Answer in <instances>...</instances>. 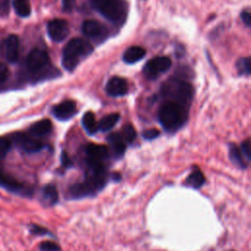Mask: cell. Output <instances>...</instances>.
<instances>
[{
	"mask_svg": "<svg viewBox=\"0 0 251 251\" xmlns=\"http://www.w3.org/2000/svg\"><path fill=\"white\" fill-rule=\"evenodd\" d=\"M108 176L105 167L86 168L85 178L69 186L67 195L71 199H80L92 196L100 191L107 183Z\"/></svg>",
	"mask_w": 251,
	"mask_h": 251,
	"instance_id": "obj_1",
	"label": "cell"
},
{
	"mask_svg": "<svg viewBox=\"0 0 251 251\" xmlns=\"http://www.w3.org/2000/svg\"><path fill=\"white\" fill-rule=\"evenodd\" d=\"M92 46L80 39L73 38L71 39L63 49L62 65L68 72H73L76 66L79 64L80 60L92 52Z\"/></svg>",
	"mask_w": 251,
	"mask_h": 251,
	"instance_id": "obj_2",
	"label": "cell"
},
{
	"mask_svg": "<svg viewBox=\"0 0 251 251\" xmlns=\"http://www.w3.org/2000/svg\"><path fill=\"white\" fill-rule=\"evenodd\" d=\"M158 119L161 126L169 132H175L186 119L183 107L176 102L167 101L159 109Z\"/></svg>",
	"mask_w": 251,
	"mask_h": 251,
	"instance_id": "obj_3",
	"label": "cell"
},
{
	"mask_svg": "<svg viewBox=\"0 0 251 251\" xmlns=\"http://www.w3.org/2000/svg\"><path fill=\"white\" fill-rule=\"evenodd\" d=\"M161 93L165 98L170 99L169 101H173L183 106V104L191 101L194 89L190 83L175 77L167 80L162 85Z\"/></svg>",
	"mask_w": 251,
	"mask_h": 251,
	"instance_id": "obj_4",
	"label": "cell"
},
{
	"mask_svg": "<svg viewBox=\"0 0 251 251\" xmlns=\"http://www.w3.org/2000/svg\"><path fill=\"white\" fill-rule=\"evenodd\" d=\"M92 6L104 18L112 23H120L126 17L124 0H91Z\"/></svg>",
	"mask_w": 251,
	"mask_h": 251,
	"instance_id": "obj_5",
	"label": "cell"
},
{
	"mask_svg": "<svg viewBox=\"0 0 251 251\" xmlns=\"http://www.w3.org/2000/svg\"><path fill=\"white\" fill-rule=\"evenodd\" d=\"M0 186L12 193L22 195V196H30L33 193L32 187L25 185L20 182L18 179L7 174L0 165Z\"/></svg>",
	"mask_w": 251,
	"mask_h": 251,
	"instance_id": "obj_6",
	"label": "cell"
},
{
	"mask_svg": "<svg viewBox=\"0 0 251 251\" xmlns=\"http://www.w3.org/2000/svg\"><path fill=\"white\" fill-rule=\"evenodd\" d=\"M172 66V61L169 57L158 56L148 61L144 68L143 74L148 79H156L161 74L167 72Z\"/></svg>",
	"mask_w": 251,
	"mask_h": 251,
	"instance_id": "obj_7",
	"label": "cell"
},
{
	"mask_svg": "<svg viewBox=\"0 0 251 251\" xmlns=\"http://www.w3.org/2000/svg\"><path fill=\"white\" fill-rule=\"evenodd\" d=\"M12 141L25 153H36L44 148V144L41 141L23 132L14 133L12 135Z\"/></svg>",
	"mask_w": 251,
	"mask_h": 251,
	"instance_id": "obj_8",
	"label": "cell"
},
{
	"mask_svg": "<svg viewBox=\"0 0 251 251\" xmlns=\"http://www.w3.org/2000/svg\"><path fill=\"white\" fill-rule=\"evenodd\" d=\"M49 64L47 53L41 49L35 48L29 52L26 58V67L32 73L42 71Z\"/></svg>",
	"mask_w": 251,
	"mask_h": 251,
	"instance_id": "obj_9",
	"label": "cell"
},
{
	"mask_svg": "<svg viewBox=\"0 0 251 251\" xmlns=\"http://www.w3.org/2000/svg\"><path fill=\"white\" fill-rule=\"evenodd\" d=\"M47 32L53 41L61 42L69 34V25L65 20L54 19L48 23Z\"/></svg>",
	"mask_w": 251,
	"mask_h": 251,
	"instance_id": "obj_10",
	"label": "cell"
},
{
	"mask_svg": "<svg viewBox=\"0 0 251 251\" xmlns=\"http://www.w3.org/2000/svg\"><path fill=\"white\" fill-rule=\"evenodd\" d=\"M2 52L8 62L14 63L18 60L20 52V41L17 35L10 34L4 39L2 43Z\"/></svg>",
	"mask_w": 251,
	"mask_h": 251,
	"instance_id": "obj_11",
	"label": "cell"
},
{
	"mask_svg": "<svg viewBox=\"0 0 251 251\" xmlns=\"http://www.w3.org/2000/svg\"><path fill=\"white\" fill-rule=\"evenodd\" d=\"M76 104L73 100H65L60 104L56 105L52 113L60 121H68L73 118L76 113Z\"/></svg>",
	"mask_w": 251,
	"mask_h": 251,
	"instance_id": "obj_12",
	"label": "cell"
},
{
	"mask_svg": "<svg viewBox=\"0 0 251 251\" xmlns=\"http://www.w3.org/2000/svg\"><path fill=\"white\" fill-rule=\"evenodd\" d=\"M127 90L128 86L126 80L120 76L111 77L106 85L107 93L113 97L124 96L127 93Z\"/></svg>",
	"mask_w": 251,
	"mask_h": 251,
	"instance_id": "obj_13",
	"label": "cell"
},
{
	"mask_svg": "<svg viewBox=\"0 0 251 251\" xmlns=\"http://www.w3.org/2000/svg\"><path fill=\"white\" fill-rule=\"evenodd\" d=\"M86 161L95 162V163H103L105 159L109 156V150L104 145L93 144L90 143L85 147Z\"/></svg>",
	"mask_w": 251,
	"mask_h": 251,
	"instance_id": "obj_14",
	"label": "cell"
},
{
	"mask_svg": "<svg viewBox=\"0 0 251 251\" xmlns=\"http://www.w3.org/2000/svg\"><path fill=\"white\" fill-rule=\"evenodd\" d=\"M82 32L90 38H100L107 34L106 27L95 20H87L82 24Z\"/></svg>",
	"mask_w": 251,
	"mask_h": 251,
	"instance_id": "obj_15",
	"label": "cell"
},
{
	"mask_svg": "<svg viewBox=\"0 0 251 251\" xmlns=\"http://www.w3.org/2000/svg\"><path fill=\"white\" fill-rule=\"evenodd\" d=\"M59 194L54 184H46L41 189L40 201L46 206H52L58 202Z\"/></svg>",
	"mask_w": 251,
	"mask_h": 251,
	"instance_id": "obj_16",
	"label": "cell"
},
{
	"mask_svg": "<svg viewBox=\"0 0 251 251\" xmlns=\"http://www.w3.org/2000/svg\"><path fill=\"white\" fill-rule=\"evenodd\" d=\"M52 129V124L49 120L44 119V120H40L36 123H34L33 125L30 126L28 131L32 136H44L48 133H50Z\"/></svg>",
	"mask_w": 251,
	"mask_h": 251,
	"instance_id": "obj_17",
	"label": "cell"
},
{
	"mask_svg": "<svg viewBox=\"0 0 251 251\" xmlns=\"http://www.w3.org/2000/svg\"><path fill=\"white\" fill-rule=\"evenodd\" d=\"M107 140H108L109 144L111 145V148H112L114 154L117 157H121L124 155V153L126 151V142L121 134H119L117 132L111 133L108 136Z\"/></svg>",
	"mask_w": 251,
	"mask_h": 251,
	"instance_id": "obj_18",
	"label": "cell"
},
{
	"mask_svg": "<svg viewBox=\"0 0 251 251\" xmlns=\"http://www.w3.org/2000/svg\"><path fill=\"white\" fill-rule=\"evenodd\" d=\"M146 54V51L144 48L140 46H131L127 48L124 55H123V60L127 63V64H134L141 60Z\"/></svg>",
	"mask_w": 251,
	"mask_h": 251,
	"instance_id": "obj_19",
	"label": "cell"
},
{
	"mask_svg": "<svg viewBox=\"0 0 251 251\" xmlns=\"http://www.w3.org/2000/svg\"><path fill=\"white\" fill-rule=\"evenodd\" d=\"M228 156L230 161L232 162V164L234 166H236L237 168L244 170L247 168L248 162L244 159L243 155L241 154L239 148L235 145V144H229V148H228Z\"/></svg>",
	"mask_w": 251,
	"mask_h": 251,
	"instance_id": "obj_20",
	"label": "cell"
},
{
	"mask_svg": "<svg viewBox=\"0 0 251 251\" xmlns=\"http://www.w3.org/2000/svg\"><path fill=\"white\" fill-rule=\"evenodd\" d=\"M184 183H185V185H187L189 187L198 189L205 183V176H204L203 173L196 167L189 174V176L185 178Z\"/></svg>",
	"mask_w": 251,
	"mask_h": 251,
	"instance_id": "obj_21",
	"label": "cell"
},
{
	"mask_svg": "<svg viewBox=\"0 0 251 251\" xmlns=\"http://www.w3.org/2000/svg\"><path fill=\"white\" fill-rule=\"evenodd\" d=\"M82 126L87 133L94 134L98 130V124L96 123L95 116L92 112H85L81 119Z\"/></svg>",
	"mask_w": 251,
	"mask_h": 251,
	"instance_id": "obj_22",
	"label": "cell"
},
{
	"mask_svg": "<svg viewBox=\"0 0 251 251\" xmlns=\"http://www.w3.org/2000/svg\"><path fill=\"white\" fill-rule=\"evenodd\" d=\"M119 120H120V114L118 113L109 114L99 121L98 129L102 131H108L115 126V125L119 122Z\"/></svg>",
	"mask_w": 251,
	"mask_h": 251,
	"instance_id": "obj_23",
	"label": "cell"
},
{
	"mask_svg": "<svg viewBox=\"0 0 251 251\" xmlns=\"http://www.w3.org/2000/svg\"><path fill=\"white\" fill-rule=\"evenodd\" d=\"M13 7L20 17L26 18L30 15V4L28 0H13Z\"/></svg>",
	"mask_w": 251,
	"mask_h": 251,
	"instance_id": "obj_24",
	"label": "cell"
},
{
	"mask_svg": "<svg viewBox=\"0 0 251 251\" xmlns=\"http://www.w3.org/2000/svg\"><path fill=\"white\" fill-rule=\"evenodd\" d=\"M236 69L240 75H249L251 72V64H250V58H240L236 62Z\"/></svg>",
	"mask_w": 251,
	"mask_h": 251,
	"instance_id": "obj_25",
	"label": "cell"
},
{
	"mask_svg": "<svg viewBox=\"0 0 251 251\" xmlns=\"http://www.w3.org/2000/svg\"><path fill=\"white\" fill-rule=\"evenodd\" d=\"M122 137L124 138L125 142H127V143H130V142H132L135 139L136 131H135L134 127L130 124H127V125H126L123 127V135H122Z\"/></svg>",
	"mask_w": 251,
	"mask_h": 251,
	"instance_id": "obj_26",
	"label": "cell"
},
{
	"mask_svg": "<svg viewBox=\"0 0 251 251\" xmlns=\"http://www.w3.org/2000/svg\"><path fill=\"white\" fill-rule=\"evenodd\" d=\"M12 146V141L6 137H0V160L5 158Z\"/></svg>",
	"mask_w": 251,
	"mask_h": 251,
	"instance_id": "obj_27",
	"label": "cell"
},
{
	"mask_svg": "<svg viewBox=\"0 0 251 251\" xmlns=\"http://www.w3.org/2000/svg\"><path fill=\"white\" fill-rule=\"evenodd\" d=\"M241 154L243 155L244 159L249 162L250 159H251V148H250V141L249 139H246L245 141L242 142L240 148H239Z\"/></svg>",
	"mask_w": 251,
	"mask_h": 251,
	"instance_id": "obj_28",
	"label": "cell"
},
{
	"mask_svg": "<svg viewBox=\"0 0 251 251\" xmlns=\"http://www.w3.org/2000/svg\"><path fill=\"white\" fill-rule=\"evenodd\" d=\"M41 251H60V246L53 241H43L39 245Z\"/></svg>",
	"mask_w": 251,
	"mask_h": 251,
	"instance_id": "obj_29",
	"label": "cell"
},
{
	"mask_svg": "<svg viewBox=\"0 0 251 251\" xmlns=\"http://www.w3.org/2000/svg\"><path fill=\"white\" fill-rule=\"evenodd\" d=\"M160 135V131L156 128H151V129H146L142 132V136L146 140H153L157 138Z\"/></svg>",
	"mask_w": 251,
	"mask_h": 251,
	"instance_id": "obj_30",
	"label": "cell"
},
{
	"mask_svg": "<svg viewBox=\"0 0 251 251\" xmlns=\"http://www.w3.org/2000/svg\"><path fill=\"white\" fill-rule=\"evenodd\" d=\"M30 232L35 234V235H46V234H50V232L48 231V229H46L45 227H42L40 226L37 225H31L30 226Z\"/></svg>",
	"mask_w": 251,
	"mask_h": 251,
	"instance_id": "obj_31",
	"label": "cell"
},
{
	"mask_svg": "<svg viewBox=\"0 0 251 251\" xmlns=\"http://www.w3.org/2000/svg\"><path fill=\"white\" fill-rule=\"evenodd\" d=\"M75 4V0H63L62 1L63 11L66 13H71L74 10Z\"/></svg>",
	"mask_w": 251,
	"mask_h": 251,
	"instance_id": "obj_32",
	"label": "cell"
},
{
	"mask_svg": "<svg viewBox=\"0 0 251 251\" xmlns=\"http://www.w3.org/2000/svg\"><path fill=\"white\" fill-rule=\"evenodd\" d=\"M9 76V70H8V67L3 64V63H0V83L4 82Z\"/></svg>",
	"mask_w": 251,
	"mask_h": 251,
	"instance_id": "obj_33",
	"label": "cell"
},
{
	"mask_svg": "<svg viewBox=\"0 0 251 251\" xmlns=\"http://www.w3.org/2000/svg\"><path fill=\"white\" fill-rule=\"evenodd\" d=\"M240 17H241L242 22L245 24V25L250 26V25H251V14H250V12L247 11V10H244V11L241 12Z\"/></svg>",
	"mask_w": 251,
	"mask_h": 251,
	"instance_id": "obj_34",
	"label": "cell"
},
{
	"mask_svg": "<svg viewBox=\"0 0 251 251\" xmlns=\"http://www.w3.org/2000/svg\"><path fill=\"white\" fill-rule=\"evenodd\" d=\"M61 160H62V165H63L64 168H69V167L72 166V161H71V159L69 158V156L67 155L66 152L62 153Z\"/></svg>",
	"mask_w": 251,
	"mask_h": 251,
	"instance_id": "obj_35",
	"label": "cell"
}]
</instances>
